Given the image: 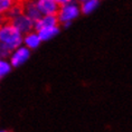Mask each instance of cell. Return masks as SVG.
Returning <instances> with one entry per match:
<instances>
[{
	"label": "cell",
	"mask_w": 132,
	"mask_h": 132,
	"mask_svg": "<svg viewBox=\"0 0 132 132\" xmlns=\"http://www.w3.org/2000/svg\"><path fill=\"white\" fill-rule=\"evenodd\" d=\"M0 43L11 52L12 49L22 45V34L10 21H6L0 26Z\"/></svg>",
	"instance_id": "1"
},
{
	"label": "cell",
	"mask_w": 132,
	"mask_h": 132,
	"mask_svg": "<svg viewBox=\"0 0 132 132\" xmlns=\"http://www.w3.org/2000/svg\"><path fill=\"white\" fill-rule=\"evenodd\" d=\"M22 9H24V14L26 16H28L31 20H34V22L36 20H38L43 16L35 4V0H27L25 2V5L22 6Z\"/></svg>",
	"instance_id": "7"
},
{
	"label": "cell",
	"mask_w": 132,
	"mask_h": 132,
	"mask_svg": "<svg viewBox=\"0 0 132 132\" xmlns=\"http://www.w3.org/2000/svg\"><path fill=\"white\" fill-rule=\"evenodd\" d=\"M81 14V9L78 5L74 1H71L68 4H65L63 6H59L58 12H57V18L59 24H64V22H71L75 18L78 17Z\"/></svg>",
	"instance_id": "2"
},
{
	"label": "cell",
	"mask_w": 132,
	"mask_h": 132,
	"mask_svg": "<svg viewBox=\"0 0 132 132\" xmlns=\"http://www.w3.org/2000/svg\"><path fill=\"white\" fill-rule=\"evenodd\" d=\"M12 70V66L7 58H0V78L7 76Z\"/></svg>",
	"instance_id": "11"
},
{
	"label": "cell",
	"mask_w": 132,
	"mask_h": 132,
	"mask_svg": "<svg viewBox=\"0 0 132 132\" xmlns=\"http://www.w3.org/2000/svg\"><path fill=\"white\" fill-rule=\"evenodd\" d=\"M30 56V49L26 47L25 45H20L19 47L12 49L9 54V62L12 67H19L24 63L28 61Z\"/></svg>",
	"instance_id": "3"
},
{
	"label": "cell",
	"mask_w": 132,
	"mask_h": 132,
	"mask_svg": "<svg viewBox=\"0 0 132 132\" xmlns=\"http://www.w3.org/2000/svg\"><path fill=\"white\" fill-rule=\"evenodd\" d=\"M9 54H10V51L2 43H0V58H8Z\"/></svg>",
	"instance_id": "14"
},
{
	"label": "cell",
	"mask_w": 132,
	"mask_h": 132,
	"mask_svg": "<svg viewBox=\"0 0 132 132\" xmlns=\"http://www.w3.org/2000/svg\"><path fill=\"white\" fill-rule=\"evenodd\" d=\"M59 24L57 15H43L38 20L35 21L34 29L35 31H38L43 28L52 27V26H57Z\"/></svg>",
	"instance_id": "6"
},
{
	"label": "cell",
	"mask_w": 132,
	"mask_h": 132,
	"mask_svg": "<svg viewBox=\"0 0 132 132\" xmlns=\"http://www.w3.org/2000/svg\"><path fill=\"white\" fill-rule=\"evenodd\" d=\"M76 1H77V2H81V4H82V2H84V1H86V0H76Z\"/></svg>",
	"instance_id": "17"
},
{
	"label": "cell",
	"mask_w": 132,
	"mask_h": 132,
	"mask_svg": "<svg viewBox=\"0 0 132 132\" xmlns=\"http://www.w3.org/2000/svg\"><path fill=\"white\" fill-rule=\"evenodd\" d=\"M71 1H73V0H55V2L58 6H63L65 4H68V2H71Z\"/></svg>",
	"instance_id": "15"
},
{
	"label": "cell",
	"mask_w": 132,
	"mask_h": 132,
	"mask_svg": "<svg viewBox=\"0 0 132 132\" xmlns=\"http://www.w3.org/2000/svg\"><path fill=\"white\" fill-rule=\"evenodd\" d=\"M40 38L37 34V31H29L27 34L22 35V45H25L26 47H28L29 49H35L40 45Z\"/></svg>",
	"instance_id": "8"
},
{
	"label": "cell",
	"mask_w": 132,
	"mask_h": 132,
	"mask_svg": "<svg viewBox=\"0 0 132 132\" xmlns=\"http://www.w3.org/2000/svg\"><path fill=\"white\" fill-rule=\"evenodd\" d=\"M9 20H10L11 24L14 25L22 35L27 34V32L31 31L32 29H34V24H35L34 20H31V19L29 18L28 16H26L24 12L20 15H18V16H16L14 18L9 19Z\"/></svg>",
	"instance_id": "4"
},
{
	"label": "cell",
	"mask_w": 132,
	"mask_h": 132,
	"mask_svg": "<svg viewBox=\"0 0 132 132\" xmlns=\"http://www.w3.org/2000/svg\"><path fill=\"white\" fill-rule=\"evenodd\" d=\"M8 20V18L6 17V15H2V14H0V26H2L5 24L6 21Z\"/></svg>",
	"instance_id": "16"
},
{
	"label": "cell",
	"mask_w": 132,
	"mask_h": 132,
	"mask_svg": "<svg viewBox=\"0 0 132 132\" xmlns=\"http://www.w3.org/2000/svg\"><path fill=\"white\" fill-rule=\"evenodd\" d=\"M97 6H98V0H86V1H84L81 4L80 9H81V12L87 15V14H90V12L93 11Z\"/></svg>",
	"instance_id": "10"
},
{
	"label": "cell",
	"mask_w": 132,
	"mask_h": 132,
	"mask_svg": "<svg viewBox=\"0 0 132 132\" xmlns=\"http://www.w3.org/2000/svg\"><path fill=\"white\" fill-rule=\"evenodd\" d=\"M58 32H59V27L57 25V26H52V27H47V28H43L37 31V34L39 36V38H40V40L45 42V40H49L51 38L57 35Z\"/></svg>",
	"instance_id": "9"
},
{
	"label": "cell",
	"mask_w": 132,
	"mask_h": 132,
	"mask_svg": "<svg viewBox=\"0 0 132 132\" xmlns=\"http://www.w3.org/2000/svg\"><path fill=\"white\" fill-rule=\"evenodd\" d=\"M24 12V9H22V6L21 5H19V4H15L11 6L10 9L6 12V17H7L8 19H11V18H14L16 17V16H18V15H20Z\"/></svg>",
	"instance_id": "12"
},
{
	"label": "cell",
	"mask_w": 132,
	"mask_h": 132,
	"mask_svg": "<svg viewBox=\"0 0 132 132\" xmlns=\"http://www.w3.org/2000/svg\"><path fill=\"white\" fill-rule=\"evenodd\" d=\"M35 4L42 15H57L59 9L55 0H35Z\"/></svg>",
	"instance_id": "5"
},
{
	"label": "cell",
	"mask_w": 132,
	"mask_h": 132,
	"mask_svg": "<svg viewBox=\"0 0 132 132\" xmlns=\"http://www.w3.org/2000/svg\"><path fill=\"white\" fill-rule=\"evenodd\" d=\"M15 4V0H0V14L6 15L10 7Z\"/></svg>",
	"instance_id": "13"
}]
</instances>
